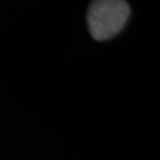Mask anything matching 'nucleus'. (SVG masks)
I'll return each instance as SVG.
<instances>
[{"mask_svg":"<svg viewBox=\"0 0 160 160\" xmlns=\"http://www.w3.org/2000/svg\"><path fill=\"white\" fill-rule=\"evenodd\" d=\"M129 16V6L123 0H98L87 12L89 33L95 40H107L123 29Z\"/></svg>","mask_w":160,"mask_h":160,"instance_id":"f257e3e1","label":"nucleus"}]
</instances>
